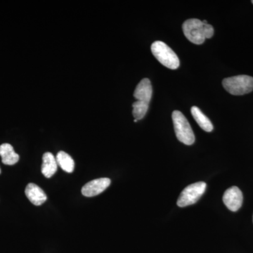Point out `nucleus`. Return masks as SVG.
<instances>
[{"instance_id":"4468645a","label":"nucleus","mask_w":253,"mask_h":253,"mask_svg":"<svg viewBox=\"0 0 253 253\" xmlns=\"http://www.w3.org/2000/svg\"><path fill=\"white\" fill-rule=\"evenodd\" d=\"M149 104L147 103L143 102V101H136L132 104L133 107V116L134 120L139 121L142 119L146 116L149 109Z\"/></svg>"},{"instance_id":"7ed1b4c3","label":"nucleus","mask_w":253,"mask_h":253,"mask_svg":"<svg viewBox=\"0 0 253 253\" xmlns=\"http://www.w3.org/2000/svg\"><path fill=\"white\" fill-rule=\"evenodd\" d=\"M222 85L228 92L232 95L249 94L253 90V78L241 75L223 80Z\"/></svg>"},{"instance_id":"20e7f679","label":"nucleus","mask_w":253,"mask_h":253,"mask_svg":"<svg viewBox=\"0 0 253 253\" xmlns=\"http://www.w3.org/2000/svg\"><path fill=\"white\" fill-rule=\"evenodd\" d=\"M172 121L174 131L178 140L186 145H192L195 141L194 131L189 121L183 113L179 111L172 113Z\"/></svg>"},{"instance_id":"9b49d317","label":"nucleus","mask_w":253,"mask_h":253,"mask_svg":"<svg viewBox=\"0 0 253 253\" xmlns=\"http://www.w3.org/2000/svg\"><path fill=\"white\" fill-rule=\"evenodd\" d=\"M0 156L2 163L6 166H14L19 161V156L9 144H3L0 146Z\"/></svg>"},{"instance_id":"6e6552de","label":"nucleus","mask_w":253,"mask_h":253,"mask_svg":"<svg viewBox=\"0 0 253 253\" xmlns=\"http://www.w3.org/2000/svg\"><path fill=\"white\" fill-rule=\"evenodd\" d=\"M25 194L32 204L36 206H41L47 199L44 191L40 186L33 183L28 184L25 190Z\"/></svg>"},{"instance_id":"f03ea898","label":"nucleus","mask_w":253,"mask_h":253,"mask_svg":"<svg viewBox=\"0 0 253 253\" xmlns=\"http://www.w3.org/2000/svg\"><path fill=\"white\" fill-rule=\"evenodd\" d=\"M151 51L156 59L166 67L172 70L179 68V58L172 49L163 42H154L151 45Z\"/></svg>"},{"instance_id":"1a4fd4ad","label":"nucleus","mask_w":253,"mask_h":253,"mask_svg":"<svg viewBox=\"0 0 253 253\" xmlns=\"http://www.w3.org/2000/svg\"><path fill=\"white\" fill-rule=\"evenodd\" d=\"M152 86L148 78H144L136 86L134 96L137 101H143L149 104L152 97Z\"/></svg>"},{"instance_id":"f257e3e1","label":"nucleus","mask_w":253,"mask_h":253,"mask_svg":"<svg viewBox=\"0 0 253 253\" xmlns=\"http://www.w3.org/2000/svg\"><path fill=\"white\" fill-rule=\"evenodd\" d=\"M183 32L184 36L191 42L201 44L206 39H210L214 35V28L210 24H206L197 18L186 20L183 23Z\"/></svg>"},{"instance_id":"0eeeda50","label":"nucleus","mask_w":253,"mask_h":253,"mask_svg":"<svg viewBox=\"0 0 253 253\" xmlns=\"http://www.w3.org/2000/svg\"><path fill=\"white\" fill-rule=\"evenodd\" d=\"M111 184L109 178H99L86 183L82 189V194L86 197H94L107 189Z\"/></svg>"},{"instance_id":"423d86ee","label":"nucleus","mask_w":253,"mask_h":253,"mask_svg":"<svg viewBox=\"0 0 253 253\" xmlns=\"http://www.w3.org/2000/svg\"><path fill=\"white\" fill-rule=\"evenodd\" d=\"M243 194L237 186H232L226 190L223 196V202L232 212L239 211L243 204Z\"/></svg>"},{"instance_id":"dca6fc26","label":"nucleus","mask_w":253,"mask_h":253,"mask_svg":"<svg viewBox=\"0 0 253 253\" xmlns=\"http://www.w3.org/2000/svg\"><path fill=\"white\" fill-rule=\"evenodd\" d=\"M252 3H253V1H252Z\"/></svg>"},{"instance_id":"ddd939ff","label":"nucleus","mask_w":253,"mask_h":253,"mask_svg":"<svg viewBox=\"0 0 253 253\" xmlns=\"http://www.w3.org/2000/svg\"><path fill=\"white\" fill-rule=\"evenodd\" d=\"M56 162L63 170L71 173L74 170L75 163L71 156L64 151H59L56 155Z\"/></svg>"},{"instance_id":"39448f33","label":"nucleus","mask_w":253,"mask_h":253,"mask_svg":"<svg viewBox=\"0 0 253 253\" xmlns=\"http://www.w3.org/2000/svg\"><path fill=\"white\" fill-rule=\"evenodd\" d=\"M206 183L203 181L194 183L188 186L183 190L179 199L177 200V206L184 208L196 204L200 198L204 195L206 189Z\"/></svg>"},{"instance_id":"2eb2a0df","label":"nucleus","mask_w":253,"mask_h":253,"mask_svg":"<svg viewBox=\"0 0 253 253\" xmlns=\"http://www.w3.org/2000/svg\"><path fill=\"white\" fill-rule=\"evenodd\" d=\"M0 173H1V169H0Z\"/></svg>"},{"instance_id":"f8f14e48","label":"nucleus","mask_w":253,"mask_h":253,"mask_svg":"<svg viewBox=\"0 0 253 253\" xmlns=\"http://www.w3.org/2000/svg\"><path fill=\"white\" fill-rule=\"evenodd\" d=\"M191 114L195 121L204 131L211 132L213 130V126L207 116H205L202 111L197 106H193L191 109Z\"/></svg>"},{"instance_id":"9d476101","label":"nucleus","mask_w":253,"mask_h":253,"mask_svg":"<svg viewBox=\"0 0 253 253\" xmlns=\"http://www.w3.org/2000/svg\"><path fill=\"white\" fill-rule=\"evenodd\" d=\"M42 165L41 170L43 175L46 178H51L57 171L58 164L54 155L46 152L43 155Z\"/></svg>"}]
</instances>
